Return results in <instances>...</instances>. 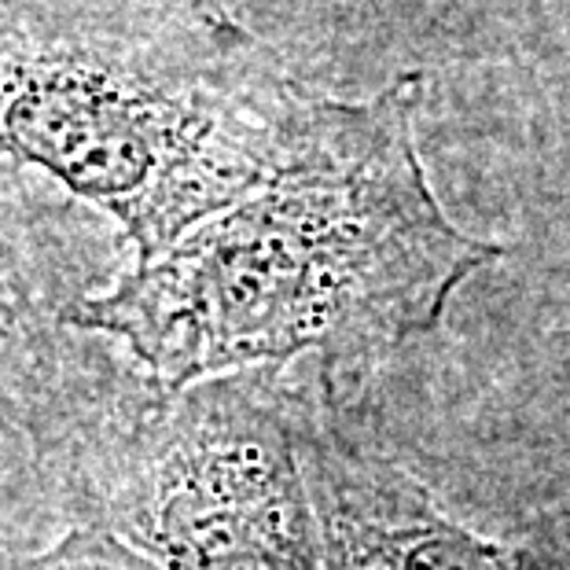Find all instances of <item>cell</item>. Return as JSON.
<instances>
[{"instance_id":"8992f818","label":"cell","mask_w":570,"mask_h":570,"mask_svg":"<svg viewBox=\"0 0 570 570\" xmlns=\"http://www.w3.org/2000/svg\"><path fill=\"white\" fill-rule=\"evenodd\" d=\"M8 570H166L163 563L148 560L126 541H118L115 530L107 527H75L52 541L48 549L11 563Z\"/></svg>"},{"instance_id":"7a4b0ae2","label":"cell","mask_w":570,"mask_h":570,"mask_svg":"<svg viewBox=\"0 0 570 570\" xmlns=\"http://www.w3.org/2000/svg\"><path fill=\"white\" fill-rule=\"evenodd\" d=\"M309 107L217 0H0V148L140 265L269 185Z\"/></svg>"},{"instance_id":"6da1fadb","label":"cell","mask_w":570,"mask_h":570,"mask_svg":"<svg viewBox=\"0 0 570 570\" xmlns=\"http://www.w3.org/2000/svg\"><path fill=\"white\" fill-rule=\"evenodd\" d=\"M420 78L365 107L313 104L269 185L70 313L151 368L163 397L298 350L361 357L439 324L493 244L456 233L412 148Z\"/></svg>"},{"instance_id":"3957f363","label":"cell","mask_w":570,"mask_h":570,"mask_svg":"<svg viewBox=\"0 0 570 570\" xmlns=\"http://www.w3.org/2000/svg\"><path fill=\"white\" fill-rule=\"evenodd\" d=\"M137 453L118 504L166 570H295L281 460L247 405L196 397Z\"/></svg>"},{"instance_id":"5b68a950","label":"cell","mask_w":570,"mask_h":570,"mask_svg":"<svg viewBox=\"0 0 570 570\" xmlns=\"http://www.w3.org/2000/svg\"><path fill=\"white\" fill-rule=\"evenodd\" d=\"M56 512H75L63 482L38 456L0 439V570L59 541Z\"/></svg>"},{"instance_id":"277c9868","label":"cell","mask_w":570,"mask_h":570,"mask_svg":"<svg viewBox=\"0 0 570 570\" xmlns=\"http://www.w3.org/2000/svg\"><path fill=\"white\" fill-rule=\"evenodd\" d=\"M85 298L56 273L22 163L0 148V439L38 456L75 508L89 394L70 313Z\"/></svg>"}]
</instances>
